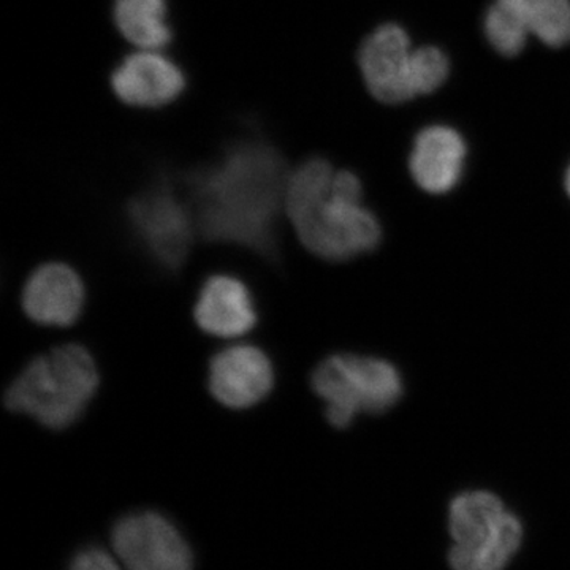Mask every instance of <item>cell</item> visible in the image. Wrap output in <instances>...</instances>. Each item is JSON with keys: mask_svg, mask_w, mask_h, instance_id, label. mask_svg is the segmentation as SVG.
<instances>
[{"mask_svg": "<svg viewBox=\"0 0 570 570\" xmlns=\"http://www.w3.org/2000/svg\"><path fill=\"white\" fill-rule=\"evenodd\" d=\"M127 224L142 253L165 272L176 273L186 262L197 234L193 208L186 194H179L170 176L132 195L126 205Z\"/></svg>", "mask_w": 570, "mask_h": 570, "instance_id": "5b68a950", "label": "cell"}, {"mask_svg": "<svg viewBox=\"0 0 570 570\" xmlns=\"http://www.w3.org/2000/svg\"><path fill=\"white\" fill-rule=\"evenodd\" d=\"M99 384L91 352L78 343L59 344L21 367L3 393V404L50 430H63L81 417Z\"/></svg>", "mask_w": 570, "mask_h": 570, "instance_id": "3957f363", "label": "cell"}, {"mask_svg": "<svg viewBox=\"0 0 570 570\" xmlns=\"http://www.w3.org/2000/svg\"><path fill=\"white\" fill-rule=\"evenodd\" d=\"M523 31L550 48L570 43V0H497Z\"/></svg>", "mask_w": 570, "mask_h": 570, "instance_id": "2e32d148", "label": "cell"}, {"mask_svg": "<svg viewBox=\"0 0 570 570\" xmlns=\"http://www.w3.org/2000/svg\"><path fill=\"white\" fill-rule=\"evenodd\" d=\"M285 213L299 242L325 261L373 253L382 242L381 220L363 205L362 179L324 157H311L288 176Z\"/></svg>", "mask_w": 570, "mask_h": 570, "instance_id": "7a4b0ae2", "label": "cell"}, {"mask_svg": "<svg viewBox=\"0 0 570 570\" xmlns=\"http://www.w3.org/2000/svg\"><path fill=\"white\" fill-rule=\"evenodd\" d=\"M450 75V59L448 52L441 48L428 47L414 50V66H412V85L415 97L436 92L448 81Z\"/></svg>", "mask_w": 570, "mask_h": 570, "instance_id": "ac0fdd59", "label": "cell"}, {"mask_svg": "<svg viewBox=\"0 0 570 570\" xmlns=\"http://www.w3.org/2000/svg\"><path fill=\"white\" fill-rule=\"evenodd\" d=\"M358 66L367 91L379 102L397 105L414 99V50L400 24L389 22L371 32L360 47Z\"/></svg>", "mask_w": 570, "mask_h": 570, "instance_id": "52a82bcc", "label": "cell"}, {"mask_svg": "<svg viewBox=\"0 0 570 570\" xmlns=\"http://www.w3.org/2000/svg\"><path fill=\"white\" fill-rule=\"evenodd\" d=\"M509 509L497 494L471 490L456 494L449 505V531L453 546L474 549L498 530Z\"/></svg>", "mask_w": 570, "mask_h": 570, "instance_id": "4fadbf2b", "label": "cell"}, {"mask_svg": "<svg viewBox=\"0 0 570 570\" xmlns=\"http://www.w3.org/2000/svg\"><path fill=\"white\" fill-rule=\"evenodd\" d=\"M82 279L63 262H47L37 266L26 279L21 305L32 321L41 325H70L85 306Z\"/></svg>", "mask_w": 570, "mask_h": 570, "instance_id": "8fae6325", "label": "cell"}, {"mask_svg": "<svg viewBox=\"0 0 570 570\" xmlns=\"http://www.w3.org/2000/svg\"><path fill=\"white\" fill-rule=\"evenodd\" d=\"M468 145L463 135L445 124L420 130L409 156V174L423 193L455 190L466 171Z\"/></svg>", "mask_w": 570, "mask_h": 570, "instance_id": "9c48e42d", "label": "cell"}, {"mask_svg": "<svg viewBox=\"0 0 570 570\" xmlns=\"http://www.w3.org/2000/svg\"><path fill=\"white\" fill-rule=\"evenodd\" d=\"M111 547L126 570H194L183 532L156 510H138L116 521Z\"/></svg>", "mask_w": 570, "mask_h": 570, "instance_id": "8992f818", "label": "cell"}, {"mask_svg": "<svg viewBox=\"0 0 570 570\" xmlns=\"http://www.w3.org/2000/svg\"><path fill=\"white\" fill-rule=\"evenodd\" d=\"M564 189H566V194L569 195V198H570V164H569V167L566 168V174H564Z\"/></svg>", "mask_w": 570, "mask_h": 570, "instance_id": "ffe728a7", "label": "cell"}, {"mask_svg": "<svg viewBox=\"0 0 570 570\" xmlns=\"http://www.w3.org/2000/svg\"><path fill=\"white\" fill-rule=\"evenodd\" d=\"M483 33L494 51L505 58L519 56L527 47L528 33L512 17L508 9L494 0L485 18H483Z\"/></svg>", "mask_w": 570, "mask_h": 570, "instance_id": "e0dca14e", "label": "cell"}, {"mask_svg": "<svg viewBox=\"0 0 570 570\" xmlns=\"http://www.w3.org/2000/svg\"><path fill=\"white\" fill-rule=\"evenodd\" d=\"M523 539V527L513 512L505 513L498 530L485 542L464 549L453 546L449 551V564L452 570H504L515 557Z\"/></svg>", "mask_w": 570, "mask_h": 570, "instance_id": "9a60e30c", "label": "cell"}, {"mask_svg": "<svg viewBox=\"0 0 570 570\" xmlns=\"http://www.w3.org/2000/svg\"><path fill=\"white\" fill-rule=\"evenodd\" d=\"M112 18L119 32L145 50H160L174 40L167 0H115Z\"/></svg>", "mask_w": 570, "mask_h": 570, "instance_id": "5bb4252c", "label": "cell"}, {"mask_svg": "<svg viewBox=\"0 0 570 570\" xmlns=\"http://www.w3.org/2000/svg\"><path fill=\"white\" fill-rule=\"evenodd\" d=\"M275 384V367L264 348L249 343L232 344L209 358L208 389L224 406H254Z\"/></svg>", "mask_w": 570, "mask_h": 570, "instance_id": "ba28073f", "label": "cell"}, {"mask_svg": "<svg viewBox=\"0 0 570 570\" xmlns=\"http://www.w3.org/2000/svg\"><path fill=\"white\" fill-rule=\"evenodd\" d=\"M283 154L272 142L245 138L219 159L183 176L197 234L206 242L235 243L279 257V217L288 183Z\"/></svg>", "mask_w": 570, "mask_h": 570, "instance_id": "6da1fadb", "label": "cell"}, {"mask_svg": "<svg viewBox=\"0 0 570 570\" xmlns=\"http://www.w3.org/2000/svg\"><path fill=\"white\" fill-rule=\"evenodd\" d=\"M198 326L214 336H238L253 328L257 309L245 281L227 273L206 277L194 306Z\"/></svg>", "mask_w": 570, "mask_h": 570, "instance_id": "7c38bea8", "label": "cell"}, {"mask_svg": "<svg viewBox=\"0 0 570 570\" xmlns=\"http://www.w3.org/2000/svg\"><path fill=\"white\" fill-rule=\"evenodd\" d=\"M70 570H126L122 562L110 551L100 547H88L78 551L70 562Z\"/></svg>", "mask_w": 570, "mask_h": 570, "instance_id": "d6986e66", "label": "cell"}, {"mask_svg": "<svg viewBox=\"0 0 570 570\" xmlns=\"http://www.w3.org/2000/svg\"><path fill=\"white\" fill-rule=\"evenodd\" d=\"M186 86V75L179 66L151 50L127 56L111 75L116 97L132 107H164L175 102Z\"/></svg>", "mask_w": 570, "mask_h": 570, "instance_id": "30bf717a", "label": "cell"}, {"mask_svg": "<svg viewBox=\"0 0 570 570\" xmlns=\"http://www.w3.org/2000/svg\"><path fill=\"white\" fill-rule=\"evenodd\" d=\"M311 387L324 401L330 425L348 428L360 414H384L403 400L404 379L390 360L337 352L311 374Z\"/></svg>", "mask_w": 570, "mask_h": 570, "instance_id": "277c9868", "label": "cell"}]
</instances>
